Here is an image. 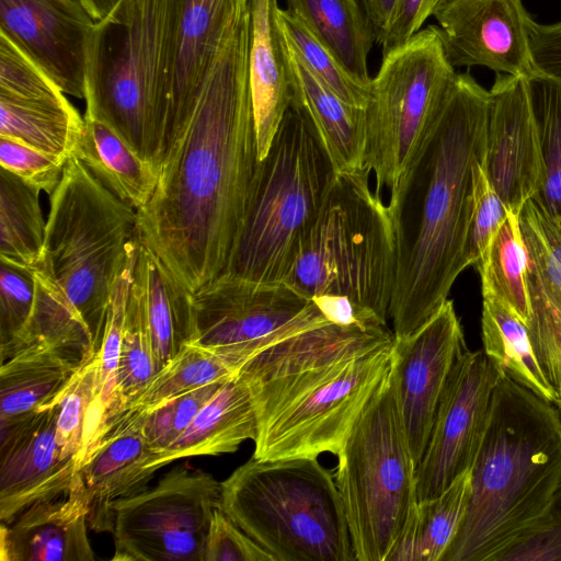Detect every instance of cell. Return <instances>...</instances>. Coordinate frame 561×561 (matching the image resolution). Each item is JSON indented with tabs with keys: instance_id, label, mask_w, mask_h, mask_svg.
<instances>
[{
	"instance_id": "cell-1",
	"label": "cell",
	"mask_w": 561,
	"mask_h": 561,
	"mask_svg": "<svg viewBox=\"0 0 561 561\" xmlns=\"http://www.w3.org/2000/svg\"><path fill=\"white\" fill-rule=\"evenodd\" d=\"M250 7L241 14L170 144L137 236L188 293L222 274L259 162L249 80Z\"/></svg>"
},
{
	"instance_id": "cell-2",
	"label": "cell",
	"mask_w": 561,
	"mask_h": 561,
	"mask_svg": "<svg viewBox=\"0 0 561 561\" xmlns=\"http://www.w3.org/2000/svg\"><path fill=\"white\" fill-rule=\"evenodd\" d=\"M387 325L310 327L282 337L238 370L256 415L253 457L336 455L392 363Z\"/></svg>"
},
{
	"instance_id": "cell-3",
	"label": "cell",
	"mask_w": 561,
	"mask_h": 561,
	"mask_svg": "<svg viewBox=\"0 0 561 561\" xmlns=\"http://www.w3.org/2000/svg\"><path fill=\"white\" fill-rule=\"evenodd\" d=\"M490 93L457 73L427 142L387 206L397 236L389 308L394 337L423 325L469 265L467 240L474 161L485 151Z\"/></svg>"
},
{
	"instance_id": "cell-4",
	"label": "cell",
	"mask_w": 561,
	"mask_h": 561,
	"mask_svg": "<svg viewBox=\"0 0 561 561\" xmlns=\"http://www.w3.org/2000/svg\"><path fill=\"white\" fill-rule=\"evenodd\" d=\"M49 196L44 247L31 271L34 309L14 350L45 343L88 360L100 347L114 284L139 244L137 210L76 156Z\"/></svg>"
},
{
	"instance_id": "cell-5",
	"label": "cell",
	"mask_w": 561,
	"mask_h": 561,
	"mask_svg": "<svg viewBox=\"0 0 561 561\" xmlns=\"http://www.w3.org/2000/svg\"><path fill=\"white\" fill-rule=\"evenodd\" d=\"M466 514L442 561H494L547 512L561 484V412L506 376L470 469Z\"/></svg>"
},
{
	"instance_id": "cell-6",
	"label": "cell",
	"mask_w": 561,
	"mask_h": 561,
	"mask_svg": "<svg viewBox=\"0 0 561 561\" xmlns=\"http://www.w3.org/2000/svg\"><path fill=\"white\" fill-rule=\"evenodd\" d=\"M175 0H122L95 22L85 112L159 173L168 149Z\"/></svg>"
},
{
	"instance_id": "cell-7",
	"label": "cell",
	"mask_w": 561,
	"mask_h": 561,
	"mask_svg": "<svg viewBox=\"0 0 561 561\" xmlns=\"http://www.w3.org/2000/svg\"><path fill=\"white\" fill-rule=\"evenodd\" d=\"M370 168L335 172L284 284L313 302L345 299L387 324L397 275V236Z\"/></svg>"
},
{
	"instance_id": "cell-8",
	"label": "cell",
	"mask_w": 561,
	"mask_h": 561,
	"mask_svg": "<svg viewBox=\"0 0 561 561\" xmlns=\"http://www.w3.org/2000/svg\"><path fill=\"white\" fill-rule=\"evenodd\" d=\"M334 173L309 123L289 107L266 156L257 162L224 273L261 284H284Z\"/></svg>"
},
{
	"instance_id": "cell-9",
	"label": "cell",
	"mask_w": 561,
	"mask_h": 561,
	"mask_svg": "<svg viewBox=\"0 0 561 561\" xmlns=\"http://www.w3.org/2000/svg\"><path fill=\"white\" fill-rule=\"evenodd\" d=\"M221 511L275 561H355L341 494L318 458L252 456L221 482Z\"/></svg>"
},
{
	"instance_id": "cell-10",
	"label": "cell",
	"mask_w": 561,
	"mask_h": 561,
	"mask_svg": "<svg viewBox=\"0 0 561 561\" xmlns=\"http://www.w3.org/2000/svg\"><path fill=\"white\" fill-rule=\"evenodd\" d=\"M336 456L333 477L344 504L356 560L386 561L416 501L415 462L390 371Z\"/></svg>"
},
{
	"instance_id": "cell-11",
	"label": "cell",
	"mask_w": 561,
	"mask_h": 561,
	"mask_svg": "<svg viewBox=\"0 0 561 561\" xmlns=\"http://www.w3.org/2000/svg\"><path fill=\"white\" fill-rule=\"evenodd\" d=\"M456 76L435 25L420 30L382 56L365 106L366 163L381 198L388 193L390 201L399 192L430 138Z\"/></svg>"
},
{
	"instance_id": "cell-12",
	"label": "cell",
	"mask_w": 561,
	"mask_h": 561,
	"mask_svg": "<svg viewBox=\"0 0 561 561\" xmlns=\"http://www.w3.org/2000/svg\"><path fill=\"white\" fill-rule=\"evenodd\" d=\"M194 330L188 344L233 369L273 342L328 323L316 304L287 284H261L222 273L191 294Z\"/></svg>"
},
{
	"instance_id": "cell-13",
	"label": "cell",
	"mask_w": 561,
	"mask_h": 561,
	"mask_svg": "<svg viewBox=\"0 0 561 561\" xmlns=\"http://www.w3.org/2000/svg\"><path fill=\"white\" fill-rule=\"evenodd\" d=\"M221 482L180 465L159 482L114 504L113 560L204 561Z\"/></svg>"
},
{
	"instance_id": "cell-14",
	"label": "cell",
	"mask_w": 561,
	"mask_h": 561,
	"mask_svg": "<svg viewBox=\"0 0 561 561\" xmlns=\"http://www.w3.org/2000/svg\"><path fill=\"white\" fill-rule=\"evenodd\" d=\"M504 376L484 351L456 358L436 410L424 454L415 466L416 501L433 499L471 469L483 440L494 391Z\"/></svg>"
},
{
	"instance_id": "cell-15",
	"label": "cell",
	"mask_w": 561,
	"mask_h": 561,
	"mask_svg": "<svg viewBox=\"0 0 561 561\" xmlns=\"http://www.w3.org/2000/svg\"><path fill=\"white\" fill-rule=\"evenodd\" d=\"M465 348L462 329L449 299L419 329L394 337L390 373L415 466L428 442L448 375Z\"/></svg>"
},
{
	"instance_id": "cell-16",
	"label": "cell",
	"mask_w": 561,
	"mask_h": 561,
	"mask_svg": "<svg viewBox=\"0 0 561 561\" xmlns=\"http://www.w3.org/2000/svg\"><path fill=\"white\" fill-rule=\"evenodd\" d=\"M65 94L0 34V137L68 160L76 154L84 119Z\"/></svg>"
},
{
	"instance_id": "cell-17",
	"label": "cell",
	"mask_w": 561,
	"mask_h": 561,
	"mask_svg": "<svg viewBox=\"0 0 561 561\" xmlns=\"http://www.w3.org/2000/svg\"><path fill=\"white\" fill-rule=\"evenodd\" d=\"M94 26L79 0H0V34L66 94L83 100Z\"/></svg>"
},
{
	"instance_id": "cell-18",
	"label": "cell",
	"mask_w": 561,
	"mask_h": 561,
	"mask_svg": "<svg viewBox=\"0 0 561 561\" xmlns=\"http://www.w3.org/2000/svg\"><path fill=\"white\" fill-rule=\"evenodd\" d=\"M433 16L454 67L483 66L495 73L529 77L533 18L522 0H444Z\"/></svg>"
},
{
	"instance_id": "cell-19",
	"label": "cell",
	"mask_w": 561,
	"mask_h": 561,
	"mask_svg": "<svg viewBox=\"0 0 561 561\" xmlns=\"http://www.w3.org/2000/svg\"><path fill=\"white\" fill-rule=\"evenodd\" d=\"M484 164L494 190L519 214L541 184L542 159L527 79L496 73L489 90Z\"/></svg>"
},
{
	"instance_id": "cell-20",
	"label": "cell",
	"mask_w": 561,
	"mask_h": 561,
	"mask_svg": "<svg viewBox=\"0 0 561 561\" xmlns=\"http://www.w3.org/2000/svg\"><path fill=\"white\" fill-rule=\"evenodd\" d=\"M58 405L49 402L0 422V520L8 524L30 505L67 491L79 471L56 442Z\"/></svg>"
},
{
	"instance_id": "cell-21",
	"label": "cell",
	"mask_w": 561,
	"mask_h": 561,
	"mask_svg": "<svg viewBox=\"0 0 561 561\" xmlns=\"http://www.w3.org/2000/svg\"><path fill=\"white\" fill-rule=\"evenodd\" d=\"M527 250L526 324L541 371L561 402V229L536 198L518 214Z\"/></svg>"
},
{
	"instance_id": "cell-22",
	"label": "cell",
	"mask_w": 561,
	"mask_h": 561,
	"mask_svg": "<svg viewBox=\"0 0 561 561\" xmlns=\"http://www.w3.org/2000/svg\"><path fill=\"white\" fill-rule=\"evenodd\" d=\"M250 2L251 0H175L168 148L188 121L211 66Z\"/></svg>"
},
{
	"instance_id": "cell-23",
	"label": "cell",
	"mask_w": 561,
	"mask_h": 561,
	"mask_svg": "<svg viewBox=\"0 0 561 561\" xmlns=\"http://www.w3.org/2000/svg\"><path fill=\"white\" fill-rule=\"evenodd\" d=\"M90 504L80 472L64 493L38 501L0 525L1 561H93Z\"/></svg>"
},
{
	"instance_id": "cell-24",
	"label": "cell",
	"mask_w": 561,
	"mask_h": 561,
	"mask_svg": "<svg viewBox=\"0 0 561 561\" xmlns=\"http://www.w3.org/2000/svg\"><path fill=\"white\" fill-rule=\"evenodd\" d=\"M146 412L127 409L108 428L79 472L90 504L89 527L98 533L114 527V504L145 491L154 472L144 432Z\"/></svg>"
},
{
	"instance_id": "cell-25",
	"label": "cell",
	"mask_w": 561,
	"mask_h": 561,
	"mask_svg": "<svg viewBox=\"0 0 561 561\" xmlns=\"http://www.w3.org/2000/svg\"><path fill=\"white\" fill-rule=\"evenodd\" d=\"M277 0H251L249 80L259 161L262 160L291 104L290 51L279 21Z\"/></svg>"
},
{
	"instance_id": "cell-26",
	"label": "cell",
	"mask_w": 561,
	"mask_h": 561,
	"mask_svg": "<svg viewBox=\"0 0 561 561\" xmlns=\"http://www.w3.org/2000/svg\"><path fill=\"white\" fill-rule=\"evenodd\" d=\"M289 51L293 75L290 107L309 123L335 172L365 168V108L350 105L340 99L298 58L290 46Z\"/></svg>"
},
{
	"instance_id": "cell-27",
	"label": "cell",
	"mask_w": 561,
	"mask_h": 561,
	"mask_svg": "<svg viewBox=\"0 0 561 561\" xmlns=\"http://www.w3.org/2000/svg\"><path fill=\"white\" fill-rule=\"evenodd\" d=\"M256 430L250 391L236 374L220 386L185 432L151 458L149 467L157 471L181 458L233 453L243 442H254Z\"/></svg>"
},
{
	"instance_id": "cell-28",
	"label": "cell",
	"mask_w": 561,
	"mask_h": 561,
	"mask_svg": "<svg viewBox=\"0 0 561 561\" xmlns=\"http://www.w3.org/2000/svg\"><path fill=\"white\" fill-rule=\"evenodd\" d=\"M82 365L45 343L28 344L1 363L0 422L30 414L51 402Z\"/></svg>"
},
{
	"instance_id": "cell-29",
	"label": "cell",
	"mask_w": 561,
	"mask_h": 561,
	"mask_svg": "<svg viewBox=\"0 0 561 561\" xmlns=\"http://www.w3.org/2000/svg\"><path fill=\"white\" fill-rule=\"evenodd\" d=\"M134 278L141 288L160 370L192 340L194 321L191 293L140 242Z\"/></svg>"
},
{
	"instance_id": "cell-30",
	"label": "cell",
	"mask_w": 561,
	"mask_h": 561,
	"mask_svg": "<svg viewBox=\"0 0 561 561\" xmlns=\"http://www.w3.org/2000/svg\"><path fill=\"white\" fill-rule=\"evenodd\" d=\"M83 119L75 156L123 202L136 210L142 208L156 190L158 171L106 123L88 113Z\"/></svg>"
},
{
	"instance_id": "cell-31",
	"label": "cell",
	"mask_w": 561,
	"mask_h": 561,
	"mask_svg": "<svg viewBox=\"0 0 561 561\" xmlns=\"http://www.w3.org/2000/svg\"><path fill=\"white\" fill-rule=\"evenodd\" d=\"M287 10L335 56L345 70L369 88L367 57L376 42L359 0H286Z\"/></svg>"
},
{
	"instance_id": "cell-32",
	"label": "cell",
	"mask_w": 561,
	"mask_h": 561,
	"mask_svg": "<svg viewBox=\"0 0 561 561\" xmlns=\"http://www.w3.org/2000/svg\"><path fill=\"white\" fill-rule=\"evenodd\" d=\"M470 478L469 469L439 495L415 501L386 561H442L466 514Z\"/></svg>"
},
{
	"instance_id": "cell-33",
	"label": "cell",
	"mask_w": 561,
	"mask_h": 561,
	"mask_svg": "<svg viewBox=\"0 0 561 561\" xmlns=\"http://www.w3.org/2000/svg\"><path fill=\"white\" fill-rule=\"evenodd\" d=\"M482 339L484 353L499 365L504 376L540 398L556 402V394L534 354L526 324L489 295L483 296Z\"/></svg>"
},
{
	"instance_id": "cell-34",
	"label": "cell",
	"mask_w": 561,
	"mask_h": 561,
	"mask_svg": "<svg viewBox=\"0 0 561 561\" xmlns=\"http://www.w3.org/2000/svg\"><path fill=\"white\" fill-rule=\"evenodd\" d=\"M95 356L82 364L66 387L51 401L57 403L56 442L78 470L98 447L110 424L96 398Z\"/></svg>"
},
{
	"instance_id": "cell-35",
	"label": "cell",
	"mask_w": 561,
	"mask_h": 561,
	"mask_svg": "<svg viewBox=\"0 0 561 561\" xmlns=\"http://www.w3.org/2000/svg\"><path fill=\"white\" fill-rule=\"evenodd\" d=\"M39 192L1 168V262L28 271L38 262L46 230V221L39 206Z\"/></svg>"
},
{
	"instance_id": "cell-36",
	"label": "cell",
	"mask_w": 561,
	"mask_h": 561,
	"mask_svg": "<svg viewBox=\"0 0 561 561\" xmlns=\"http://www.w3.org/2000/svg\"><path fill=\"white\" fill-rule=\"evenodd\" d=\"M477 270L481 276L482 296L496 298L527 324L530 316L527 250L517 214L510 211Z\"/></svg>"
},
{
	"instance_id": "cell-37",
	"label": "cell",
	"mask_w": 561,
	"mask_h": 561,
	"mask_svg": "<svg viewBox=\"0 0 561 561\" xmlns=\"http://www.w3.org/2000/svg\"><path fill=\"white\" fill-rule=\"evenodd\" d=\"M526 79L542 159L541 184L534 198L561 229V81L535 72Z\"/></svg>"
},
{
	"instance_id": "cell-38",
	"label": "cell",
	"mask_w": 561,
	"mask_h": 561,
	"mask_svg": "<svg viewBox=\"0 0 561 561\" xmlns=\"http://www.w3.org/2000/svg\"><path fill=\"white\" fill-rule=\"evenodd\" d=\"M158 371L141 288L133 274L117 370V398L122 411L144 391Z\"/></svg>"
},
{
	"instance_id": "cell-39",
	"label": "cell",
	"mask_w": 561,
	"mask_h": 561,
	"mask_svg": "<svg viewBox=\"0 0 561 561\" xmlns=\"http://www.w3.org/2000/svg\"><path fill=\"white\" fill-rule=\"evenodd\" d=\"M236 374L237 370L218 356L193 344H186L156 374L127 409L149 412L173 398L229 379Z\"/></svg>"
},
{
	"instance_id": "cell-40",
	"label": "cell",
	"mask_w": 561,
	"mask_h": 561,
	"mask_svg": "<svg viewBox=\"0 0 561 561\" xmlns=\"http://www.w3.org/2000/svg\"><path fill=\"white\" fill-rule=\"evenodd\" d=\"M138 247L131 253L126 266L114 284L102 341L95 353L96 398L100 410L108 424L114 416L123 412L117 398V370L126 307Z\"/></svg>"
},
{
	"instance_id": "cell-41",
	"label": "cell",
	"mask_w": 561,
	"mask_h": 561,
	"mask_svg": "<svg viewBox=\"0 0 561 561\" xmlns=\"http://www.w3.org/2000/svg\"><path fill=\"white\" fill-rule=\"evenodd\" d=\"M279 21L288 45L298 58L340 99L365 108L369 88L356 81L294 13L279 9Z\"/></svg>"
},
{
	"instance_id": "cell-42",
	"label": "cell",
	"mask_w": 561,
	"mask_h": 561,
	"mask_svg": "<svg viewBox=\"0 0 561 561\" xmlns=\"http://www.w3.org/2000/svg\"><path fill=\"white\" fill-rule=\"evenodd\" d=\"M484 156L485 151L474 161L472 169V191L467 240L468 263L477 268L484 260L492 239L511 211L489 180Z\"/></svg>"
},
{
	"instance_id": "cell-43",
	"label": "cell",
	"mask_w": 561,
	"mask_h": 561,
	"mask_svg": "<svg viewBox=\"0 0 561 561\" xmlns=\"http://www.w3.org/2000/svg\"><path fill=\"white\" fill-rule=\"evenodd\" d=\"M35 280L28 270L1 262L0 354L5 360L22 337L33 313Z\"/></svg>"
},
{
	"instance_id": "cell-44",
	"label": "cell",
	"mask_w": 561,
	"mask_h": 561,
	"mask_svg": "<svg viewBox=\"0 0 561 561\" xmlns=\"http://www.w3.org/2000/svg\"><path fill=\"white\" fill-rule=\"evenodd\" d=\"M226 380L197 388L146 412L144 432L152 457L168 448L185 432L199 410Z\"/></svg>"
},
{
	"instance_id": "cell-45",
	"label": "cell",
	"mask_w": 561,
	"mask_h": 561,
	"mask_svg": "<svg viewBox=\"0 0 561 561\" xmlns=\"http://www.w3.org/2000/svg\"><path fill=\"white\" fill-rule=\"evenodd\" d=\"M494 561H561V484L545 515Z\"/></svg>"
},
{
	"instance_id": "cell-46",
	"label": "cell",
	"mask_w": 561,
	"mask_h": 561,
	"mask_svg": "<svg viewBox=\"0 0 561 561\" xmlns=\"http://www.w3.org/2000/svg\"><path fill=\"white\" fill-rule=\"evenodd\" d=\"M66 162L67 160L0 137L1 168L48 195L58 186Z\"/></svg>"
},
{
	"instance_id": "cell-47",
	"label": "cell",
	"mask_w": 561,
	"mask_h": 561,
	"mask_svg": "<svg viewBox=\"0 0 561 561\" xmlns=\"http://www.w3.org/2000/svg\"><path fill=\"white\" fill-rule=\"evenodd\" d=\"M204 561H275L261 545L216 508L208 530Z\"/></svg>"
},
{
	"instance_id": "cell-48",
	"label": "cell",
	"mask_w": 561,
	"mask_h": 561,
	"mask_svg": "<svg viewBox=\"0 0 561 561\" xmlns=\"http://www.w3.org/2000/svg\"><path fill=\"white\" fill-rule=\"evenodd\" d=\"M444 0H398L385 38L382 56L405 44L434 14Z\"/></svg>"
},
{
	"instance_id": "cell-49",
	"label": "cell",
	"mask_w": 561,
	"mask_h": 561,
	"mask_svg": "<svg viewBox=\"0 0 561 561\" xmlns=\"http://www.w3.org/2000/svg\"><path fill=\"white\" fill-rule=\"evenodd\" d=\"M529 49L534 72L561 81V21L540 24L533 20Z\"/></svg>"
},
{
	"instance_id": "cell-50",
	"label": "cell",
	"mask_w": 561,
	"mask_h": 561,
	"mask_svg": "<svg viewBox=\"0 0 561 561\" xmlns=\"http://www.w3.org/2000/svg\"><path fill=\"white\" fill-rule=\"evenodd\" d=\"M398 0H359L380 45L387 33Z\"/></svg>"
},
{
	"instance_id": "cell-51",
	"label": "cell",
	"mask_w": 561,
	"mask_h": 561,
	"mask_svg": "<svg viewBox=\"0 0 561 561\" xmlns=\"http://www.w3.org/2000/svg\"><path fill=\"white\" fill-rule=\"evenodd\" d=\"M88 13L94 20L100 22L106 19L122 0H79Z\"/></svg>"
},
{
	"instance_id": "cell-52",
	"label": "cell",
	"mask_w": 561,
	"mask_h": 561,
	"mask_svg": "<svg viewBox=\"0 0 561 561\" xmlns=\"http://www.w3.org/2000/svg\"><path fill=\"white\" fill-rule=\"evenodd\" d=\"M554 403L557 404L558 409H559V410H560V412H561V402H560V401H556Z\"/></svg>"
}]
</instances>
